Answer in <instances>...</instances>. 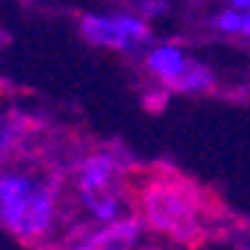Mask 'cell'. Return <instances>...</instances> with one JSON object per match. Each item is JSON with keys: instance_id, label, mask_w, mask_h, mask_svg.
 <instances>
[{"instance_id": "cell-1", "label": "cell", "mask_w": 250, "mask_h": 250, "mask_svg": "<svg viewBox=\"0 0 250 250\" xmlns=\"http://www.w3.org/2000/svg\"><path fill=\"white\" fill-rule=\"evenodd\" d=\"M138 201L143 220L154 231L184 245H198L204 239V223H201L204 198L187 179L173 173L151 176L143 182Z\"/></svg>"}, {"instance_id": "cell-2", "label": "cell", "mask_w": 250, "mask_h": 250, "mask_svg": "<svg viewBox=\"0 0 250 250\" xmlns=\"http://www.w3.org/2000/svg\"><path fill=\"white\" fill-rule=\"evenodd\" d=\"M113 179H116V160L110 154H94L83 162L77 173V187L96 220L110 223L118 217V198L113 192Z\"/></svg>"}, {"instance_id": "cell-3", "label": "cell", "mask_w": 250, "mask_h": 250, "mask_svg": "<svg viewBox=\"0 0 250 250\" xmlns=\"http://www.w3.org/2000/svg\"><path fill=\"white\" fill-rule=\"evenodd\" d=\"M83 36L91 44L99 47H116V50H129L135 44H143L148 39V28L138 17H83Z\"/></svg>"}, {"instance_id": "cell-4", "label": "cell", "mask_w": 250, "mask_h": 250, "mask_svg": "<svg viewBox=\"0 0 250 250\" xmlns=\"http://www.w3.org/2000/svg\"><path fill=\"white\" fill-rule=\"evenodd\" d=\"M36 190H39V184H33L22 173H3L0 176V223L8 231L20 234Z\"/></svg>"}, {"instance_id": "cell-5", "label": "cell", "mask_w": 250, "mask_h": 250, "mask_svg": "<svg viewBox=\"0 0 250 250\" xmlns=\"http://www.w3.org/2000/svg\"><path fill=\"white\" fill-rule=\"evenodd\" d=\"M140 234L138 220H110V226L96 234L80 236L69 245V250H129Z\"/></svg>"}, {"instance_id": "cell-6", "label": "cell", "mask_w": 250, "mask_h": 250, "mask_svg": "<svg viewBox=\"0 0 250 250\" xmlns=\"http://www.w3.org/2000/svg\"><path fill=\"white\" fill-rule=\"evenodd\" d=\"M148 66H151V72H154L157 77H162V83L168 85V83L187 66V61H184V55L176 47H160V50H154L148 55Z\"/></svg>"}, {"instance_id": "cell-7", "label": "cell", "mask_w": 250, "mask_h": 250, "mask_svg": "<svg viewBox=\"0 0 250 250\" xmlns=\"http://www.w3.org/2000/svg\"><path fill=\"white\" fill-rule=\"evenodd\" d=\"M212 74L209 69L198 66V63H187L182 72L168 83V88H176V91H206L212 88Z\"/></svg>"}, {"instance_id": "cell-8", "label": "cell", "mask_w": 250, "mask_h": 250, "mask_svg": "<svg viewBox=\"0 0 250 250\" xmlns=\"http://www.w3.org/2000/svg\"><path fill=\"white\" fill-rule=\"evenodd\" d=\"M214 25L220 30H226V33H239V30H242V14H236V11H223Z\"/></svg>"}, {"instance_id": "cell-9", "label": "cell", "mask_w": 250, "mask_h": 250, "mask_svg": "<svg viewBox=\"0 0 250 250\" xmlns=\"http://www.w3.org/2000/svg\"><path fill=\"white\" fill-rule=\"evenodd\" d=\"M146 11H151V14H162V11H165V3H162V0H148Z\"/></svg>"}, {"instance_id": "cell-10", "label": "cell", "mask_w": 250, "mask_h": 250, "mask_svg": "<svg viewBox=\"0 0 250 250\" xmlns=\"http://www.w3.org/2000/svg\"><path fill=\"white\" fill-rule=\"evenodd\" d=\"M239 33L250 36V14H242V30H239Z\"/></svg>"}, {"instance_id": "cell-11", "label": "cell", "mask_w": 250, "mask_h": 250, "mask_svg": "<svg viewBox=\"0 0 250 250\" xmlns=\"http://www.w3.org/2000/svg\"><path fill=\"white\" fill-rule=\"evenodd\" d=\"M231 3H234L236 8H248L250 6V0H231Z\"/></svg>"}]
</instances>
